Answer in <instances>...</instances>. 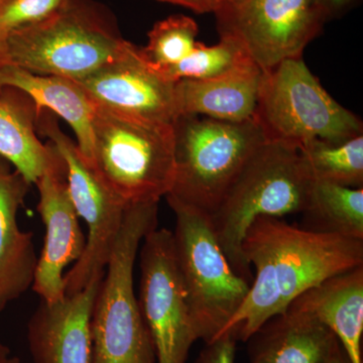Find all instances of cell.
I'll list each match as a JSON object with an SVG mask.
<instances>
[{
	"label": "cell",
	"instance_id": "obj_1",
	"mask_svg": "<svg viewBox=\"0 0 363 363\" xmlns=\"http://www.w3.org/2000/svg\"><path fill=\"white\" fill-rule=\"evenodd\" d=\"M241 250L255 276L245 302L221 334L233 332L242 342L306 291L363 266V240L315 233L279 217L255 218Z\"/></svg>",
	"mask_w": 363,
	"mask_h": 363
},
{
	"label": "cell",
	"instance_id": "obj_2",
	"mask_svg": "<svg viewBox=\"0 0 363 363\" xmlns=\"http://www.w3.org/2000/svg\"><path fill=\"white\" fill-rule=\"evenodd\" d=\"M130 45L107 7L94 0H63L45 20L6 38L0 66L79 80L116 61Z\"/></svg>",
	"mask_w": 363,
	"mask_h": 363
},
{
	"label": "cell",
	"instance_id": "obj_3",
	"mask_svg": "<svg viewBox=\"0 0 363 363\" xmlns=\"http://www.w3.org/2000/svg\"><path fill=\"white\" fill-rule=\"evenodd\" d=\"M313 179L298 147L266 140L250 156L216 210L212 228L229 264L252 284L253 274L243 257L241 243L259 216L302 213Z\"/></svg>",
	"mask_w": 363,
	"mask_h": 363
},
{
	"label": "cell",
	"instance_id": "obj_4",
	"mask_svg": "<svg viewBox=\"0 0 363 363\" xmlns=\"http://www.w3.org/2000/svg\"><path fill=\"white\" fill-rule=\"evenodd\" d=\"M92 140L88 164L124 205L159 203L169 194L175 179L173 124L143 121L94 104Z\"/></svg>",
	"mask_w": 363,
	"mask_h": 363
},
{
	"label": "cell",
	"instance_id": "obj_5",
	"mask_svg": "<svg viewBox=\"0 0 363 363\" xmlns=\"http://www.w3.org/2000/svg\"><path fill=\"white\" fill-rule=\"evenodd\" d=\"M159 203L126 208L91 316L92 363H157L156 350L133 288L138 248L157 228Z\"/></svg>",
	"mask_w": 363,
	"mask_h": 363
},
{
	"label": "cell",
	"instance_id": "obj_6",
	"mask_svg": "<svg viewBox=\"0 0 363 363\" xmlns=\"http://www.w3.org/2000/svg\"><path fill=\"white\" fill-rule=\"evenodd\" d=\"M175 133V179L166 197L210 216L255 150L266 142L257 119L229 123L181 116Z\"/></svg>",
	"mask_w": 363,
	"mask_h": 363
},
{
	"label": "cell",
	"instance_id": "obj_7",
	"mask_svg": "<svg viewBox=\"0 0 363 363\" xmlns=\"http://www.w3.org/2000/svg\"><path fill=\"white\" fill-rule=\"evenodd\" d=\"M176 215L174 243L198 340L218 337L247 298L250 284L229 264L204 212L167 197Z\"/></svg>",
	"mask_w": 363,
	"mask_h": 363
},
{
	"label": "cell",
	"instance_id": "obj_8",
	"mask_svg": "<svg viewBox=\"0 0 363 363\" xmlns=\"http://www.w3.org/2000/svg\"><path fill=\"white\" fill-rule=\"evenodd\" d=\"M255 119L267 140L300 147L310 140L341 143L362 135V121L324 89L303 58L264 71Z\"/></svg>",
	"mask_w": 363,
	"mask_h": 363
},
{
	"label": "cell",
	"instance_id": "obj_9",
	"mask_svg": "<svg viewBox=\"0 0 363 363\" xmlns=\"http://www.w3.org/2000/svg\"><path fill=\"white\" fill-rule=\"evenodd\" d=\"M37 131L49 138L65 161L72 202L88 228L84 252L64 276L65 295L72 296L105 272L128 206L105 187L90 168L77 143L60 128L56 114L40 111Z\"/></svg>",
	"mask_w": 363,
	"mask_h": 363
},
{
	"label": "cell",
	"instance_id": "obj_10",
	"mask_svg": "<svg viewBox=\"0 0 363 363\" xmlns=\"http://www.w3.org/2000/svg\"><path fill=\"white\" fill-rule=\"evenodd\" d=\"M214 14L220 37L238 40L262 71L302 58L326 23L314 0H223Z\"/></svg>",
	"mask_w": 363,
	"mask_h": 363
},
{
	"label": "cell",
	"instance_id": "obj_11",
	"mask_svg": "<svg viewBox=\"0 0 363 363\" xmlns=\"http://www.w3.org/2000/svg\"><path fill=\"white\" fill-rule=\"evenodd\" d=\"M140 259L138 301L154 342L157 363H186L198 339L177 262L173 233L156 228L147 233Z\"/></svg>",
	"mask_w": 363,
	"mask_h": 363
},
{
	"label": "cell",
	"instance_id": "obj_12",
	"mask_svg": "<svg viewBox=\"0 0 363 363\" xmlns=\"http://www.w3.org/2000/svg\"><path fill=\"white\" fill-rule=\"evenodd\" d=\"M35 185L45 238L32 286L43 302L56 303L66 297L64 269L80 259L86 240L69 192L65 161L54 145L49 164Z\"/></svg>",
	"mask_w": 363,
	"mask_h": 363
},
{
	"label": "cell",
	"instance_id": "obj_13",
	"mask_svg": "<svg viewBox=\"0 0 363 363\" xmlns=\"http://www.w3.org/2000/svg\"><path fill=\"white\" fill-rule=\"evenodd\" d=\"M93 104L108 111L152 123L173 124L176 109L175 82L162 77L131 44L116 61L79 80Z\"/></svg>",
	"mask_w": 363,
	"mask_h": 363
},
{
	"label": "cell",
	"instance_id": "obj_14",
	"mask_svg": "<svg viewBox=\"0 0 363 363\" xmlns=\"http://www.w3.org/2000/svg\"><path fill=\"white\" fill-rule=\"evenodd\" d=\"M104 272L80 292L56 303H40L28 324L35 363H92L91 316Z\"/></svg>",
	"mask_w": 363,
	"mask_h": 363
},
{
	"label": "cell",
	"instance_id": "obj_15",
	"mask_svg": "<svg viewBox=\"0 0 363 363\" xmlns=\"http://www.w3.org/2000/svg\"><path fill=\"white\" fill-rule=\"evenodd\" d=\"M32 184L0 156V312L33 286L38 257L18 213Z\"/></svg>",
	"mask_w": 363,
	"mask_h": 363
},
{
	"label": "cell",
	"instance_id": "obj_16",
	"mask_svg": "<svg viewBox=\"0 0 363 363\" xmlns=\"http://www.w3.org/2000/svg\"><path fill=\"white\" fill-rule=\"evenodd\" d=\"M262 74L264 71L250 60L218 77L180 79L175 82L177 114L229 123L255 118Z\"/></svg>",
	"mask_w": 363,
	"mask_h": 363
},
{
	"label": "cell",
	"instance_id": "obj_17",
	"mask_svg": "<svg viewBox=\"0 0 363 363\" xmlns=\"http://www.w3.org/2000/svg\"><path fill=\"white\" fill-rule=\"evenodd\" d=\"M289 307L322 322L338 339L350 362L363 363V266L325 279Z\"/></svg>",
	"mask_w": 363,
	"mask_h": 363
},
{
	"label": "cell",
	"instance_id": "obj_18",
	"mask_svg": "<svg viewBox=\"0 0 363 363\" xmlns=\"http://www.w3.org/2000/svg\"><path fill=\"white\" fill-rule=\"evenodd\" d=\"M335 335L316 318L289 307L247 341L250 363H325Z\"/></svg>",
	"mask_w": 363,
	"mask_h": 363
},
{
	"label": "cell",
	"instance_id": "obj_19",
	"mask_svg": "<svg viewBox=\"0 0 363 363\" xmlns=\"http://www.w3.org/2000/svg\"><path fill=\"white\" fill-rule=\"evenodd\" d=\"M11 86L26 93L38 113L49 111L69 123L81 154L89 162L92 152L94 104L76 81L61 76L39 75L14 66H0V88Z\"/></svg>",
	"mask_w": 363,
	"mask_h": 363
},
{
	"label": "cell",
	"instance_id": "obj_20",
	"mask_svg": "<svg viewBox=\"0 0 363 363\" xmlns=\"http://www.w3.org/2000/svg\"><path fill=\"white\" fill-rule=\"evenodd\" d=\"M37 106L26 93L11 86L0 88V156L28 183L44 173L52 143L44 145L37 135Z\"/></svg>",
	"mask_w": 363,
	"mask_h": 363
},
{
	"label": "cell",
	"instance_id": "obj_21",
	"mask_svg": "<svg viewBox=\"0 0 363 363\" xmlns=\"http://www.w3.org/2000/svg\"><path fill=\"white\" fill-rule=\"evenodd\" d=\"M302 213L307 230L363 240L362 187L313 180Z\"/></svg>",
	"mask_w": 363,
	"mask_h": 363
},
{
	"label": "cell",
	"instance_id": "obj_22",
	"mask_svg": "<svg viewBox=\"0 0 363 363\" xmlns=\"http://www.w3.org/2000/svg\"><path fill=\"white\" fill-rule=\"evenodd\" d=\"M298 150L313 180L350 188L362 187L363 135L341 143L314 138L303 143Z\"/></svg>",
	"mask_w": 363,
	"mask_h": 363
},
{
	"label": "cell",
	"instance_id": "obj_23",
	"mask_svg": "<svg viewBox=\"0 0 363 363\" xmlns=\"http://www.w3.org/2000/svg\"><path fill=\"white\" fill-rule=\"evenodd\" d=\"M250 57L238 40L220 37L218 44L205 45L197 42L194 50L180 63L157 71L172 82L180 79H210L224 75L250 61Z\"/></svg>",
	"mask_w": 363,
	"mask_h": 363
},
{
	"label": "cell",
	"instance_id": "obj_24",
	"mask_svg": "<svg viewBox=\"0 0 363 363\" xmlns=\"http://www.w3.org/2000/svg\"><path fill=\"white\" fill-rule=\"evenodd\" d=\"M199 26L192 18L177 14L157 21L149 33V43L140 56L156 71L180 63L194 50Z\"/></svg>",
	"mask_w": 363,
	"mask_h": 363
},
{
	"label": "cell",
	"instance_id": "obj_25",
	"mask_svg": "<svg viewBox=\"0 0 363 363\" xmlns=\"http://www.w3.org/2000/svg\"><path fill=\"white\" fill-rule=\"evenodd\" d=\"M63 0H4L0 4V49L11 33L45 20Z\"/></svg>",
	"mask_w": 363,
	"mask_h": 363
},
{
	"label": "cell",
	"instance_id": "obj_26",
	"mask_svg": "<svg viewBox=\"0 0 363 363\" xmlns=\"http://www.w3.org/2000/svg\"><path fill=\"white\" fill-rule=\"evenodd\" d=\"M236 342L238 339L233 332L221 334L206 343L194 363H234Z\"/></svg>",
	"mask_w": 363,
	"mask_h": 363
},
{
	"label": "cell",
	"instance_id": "obj_27",
	"mask_svg": "<svg viewBox=\"0 0 363 363\" xmlns=\"http://www.w3.org/2000/svg\"><path fill=\"white\" fill-rule=\"evenodd\" d=\"M354 1L355 0H314V4L327 21L347 11Z\"/></svg>",
	"mask_w": 363,
	"mask_h": 363
},
{
	"label": "cell",
	"instance_id": "obj_28",
	"mask_svg": "<svg viewBox=\"0 0 363 363\" xmlns=\"http://www.w3.org/2000/svg\"><path fill=\"white\" fill-rule=\"evenodd\" d=\"M159 1L186 7L197 13H214L220 6L222 0H159Z\"/></svg>",
	"mask_w": 363,
	"mask_h": 363
},
{
	"label": "cell",
	"instance_id": "obj_29",
	"mask_svg": "<svg viewBox=\"0 0 363 363\" xmlns=\"http://www.w3.org/2000/svg\"><path fill=\"white\" fill-rule=\"evenodd\" d=\"M325 363H351L350 358H348L345 350H343L342 345L339 342L337 338L334 341L330 352H329L328 357H327Z\"/></svg>",
	"mask_w": 363,
	"mask_h": 363
},
{
	"label": "cell",
	"instance_id": "obj_30",
	"mask_svg": "<svg viewBox=\"0 0 363 363\" xmlns=\"http://www.w3.org/2000/svg\"><path fill=\"white\" fill-rule=\"evenodd\" d=\"M0 363H21V360L9 346L0 342Z\"/></svg>",
	"mask_w": 363,
	"mask_h": 363
},
{
	"label": "cell",
	"instance_id": "obj_31",
	"mask_svg": "<svg viewBox=\"0 0 363 363\" xmlns=\"http://www.w3.org/2000/svg\"><path fill=\"white\" fill-rule=\"evenodd\" d=\"M2 1H4V0H0V4H1Z\"/></svg>",
	"mask_w": 363,
	"mask_h": 363
},
{
	"label": "cell",
	"instance_id": "obj_32",
	"mask_svg": "<svg viewBox=\"0 0 363 363\" xmlns=\"http://www.w3.org/2000/svg\"><path fill=\"white\" fill-rule=\"evenodd\" d=\"M222 1H223V0H222ZM222 1H221V2H222Z\"/></svg>",
	"mask_w": 363,
	"mask_h": 363
}]
</instances>
